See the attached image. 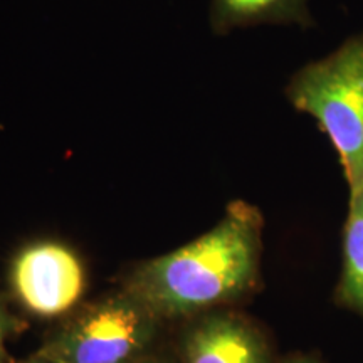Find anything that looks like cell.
<instances>
[{
	"label": "cell",
	"instance_id": "6da1fadb",
	"mask_svg": "<svg viewBox=\"0 0 363 363\" xmlns=\"http://www.w3.org/2000/svg\"><path fill=\"white\" fill-rule=\"evenodd\" d=\"M261 211L233 201L214 227L174 251L142 261L121 288L163 321H185L251 294L259 284Z\"/></svg>",
	"mask_w": 363,
	"mask_h": 363
},
{
	"label": "cell",
	"instance_id": "7a4b0ae2",
	"mask_svg": "<svg viewBox=\"0 0 363 363\" xmlns=\"http://www.w3.org/2000/svg\"><path fill=\"white\" fill-rule=\"evenodd\" d=\"M284 96L328 136L350 192L363 189V33L299 67Z\"/></svg>",
	"mask_w": 363,
	"mask_h": 363
},
{
	"label": "cell",
	"instance_id": "3957f363",
	"mask_svg": "<svg viewBox=\"0 0 363 363\" xmlns=\"http://www.w3.org/2000/svg\"><path fill=\"white\" fill-rule=\"evenodd\" d=\"M163 325L121 288L76 308L35 352L56 363H140L155 353Z\"/></svg>",
	"mask_w": 363,
	"mask_h": 363
},
{
	"label": "cell",
	"instance_id": "277c9868",
	"mask_svg": "<svg viewBox=\"0 0 363 363\" xmlns=\"http://www.w3.org/2000/svg\"><path fill=\"white\" fill-rule=\"evenodd\" d=\"M7 283L13 299L27 313L48 320L74 311L88 279L83 259L69 244L34 239L13 252Z\"/></svg>",
	"mask_w": 363,
	"mask_h": 363
},
{
	"label": "cell",
	"instance_id": "5b68a950",
	"mask_svg": "<svg viewBox=\"0 0 363 363\" xmlns=\"http://www.w3.org/2000/svg\"><path fill=\"white\" fill-rule=\"evenodd\" d=\"M179 357L180 363H272L266 335L251 320L222 308L185 320Z\"/></svg>",
	"mask_w": 363,
	"mask_h": 363
},
{
	"label": "cell",
	"instance_id": "8992f818",
	"mask_svg": "<svg viewBox=\"0 0 363 363\" xmlns=\"http://www.w3.org/2000/svg\"><path fill=\"white\" fill-rule=\"evenodd\" d=\"M257 26H315L310 0H211L208 27L216 35H229Z\"/></svg>",
	"mask_w": 363,
	"mask_h": 363
},
{
	"label": "cell",
	"instance_id": "52a82bcc",
	"mask_svg": "<svg viewBox=\"0 0 363 363\" xmlns=\"http://www.w3.org/2000/svg\"><path fill=\"white\" fill-rule=\"evenodd\" d=\"M338 299L363 316V189L350 192L343 230V272Z\"/></svg>",
	"mask_w": 363,
	"mask_h": 363
},
{
	"label": "cell",
	"instance_id": "ba28073f",
	"mask_svg": "<svg viewBox=\"0 0 363 363\" xmlns=\"http://www.w3.org/2000/svg\"><path fill=\"white\" fill-rule=\"evenodd\" d=\"M24 330V321L17 315H13L7 305L6 296L0 291V363H12V358L7 350V343L9 340L21 335Z\"/></svg>",
	"mask_w": 363,
	"mask_h": 363
},
{
	"label": "cell",
	"instance_id": "9c48e42d",
	"mask_svg": "<svg viewBox=\"0 0 363 363\" xmlns=\"http://www.w3.org/2000/svg\"><path fill=\"white\" fill-rule=\"evenodd\" d=\"M19 363H56V362H52L51 358L40 355L39 352H35L34 355H30L29 358H26V360H22V362H19Z\"/></svg>",
	"mask_w": 363,
	"mask_h": 363
},
{
	"label": "cell",
	"instance_id": "30bf717a",
	"mask_svg": "<svg viewBox=\"0 0 363 363\" xmlns=\"http://www.w3.org/2000/svg\"><path fill=\"white\" fill-rule=\"evenodd\" d=\"M140 363H177L172 360V358L169 357H163V355H157V353H153V355H150L145 358V360H142Z\"/></svg>",
	"mask_w": 363,
	"mask_h": 363
},
{
	"label": "cell",
	"instance_id": "8fae6325",
	"mask_svg": "<svg viewBox=\"0 0 363 363\" xmlns=\"http://www.w3.org/2000/svg\"><path fill=\"white\" fill-rule=\"evenodd\" d=\"M284 363H318L315 360L308 357H289L288 360H284Z\"/></svg>",
	"mask_w": 363,
	"mask_h": 363
}]
</instances>
